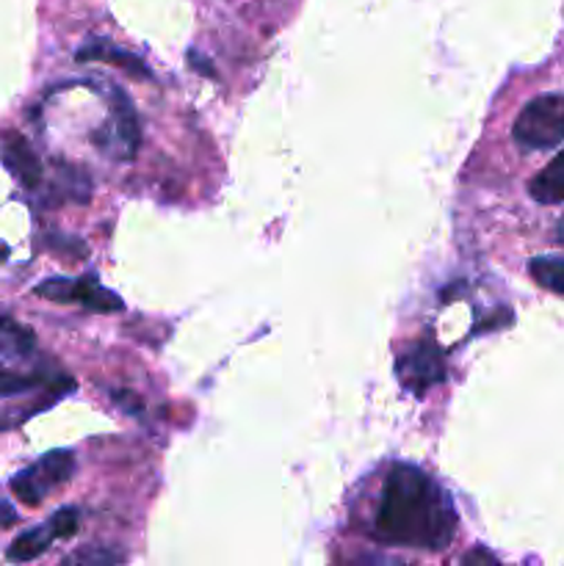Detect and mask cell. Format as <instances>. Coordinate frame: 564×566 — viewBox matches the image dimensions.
Returning a JSON list of instances; mask_svg holds the SVG:
<instances>
[{"label": "cell", "instance_id": "6da1fadb", "mask_svg": "<svg viewBox=\"0 0 564 566\" xmlns=\"http://www.w3.org/2000/svg\"><path fill=\"white\" fill-rule=\"evenodd\" d=\"M457 509L448 492L415 464H396L382 484L370 534L382 545L446 551L457 536Z\"/></svg>", "mask_w": 564, "mask_h": 566}, {"label": "cell", "instance_id": "7a4b0ae2", "mask_svg": "<svg viewBox=\"0 0 564 566\" xmlns=\"http://www.w3.org/2000/svg\"><path fill=\"white\" fill-rule=\"evenodd\" d=\"M512 138L518 147L553 149L564 142V97L562 94H542L534 97L512 127Z\"/></svg>", "mask_w": 564, "mask_h": 566}, {"label": "cell", "instance_id": "3957f363", "mask_svg": "<svg viewBox=\"0 0 564 566\" xmlns=\"http://www.w3.org/2000/svg\"><path fill=\"white\" fill-rule=\"evenodd\" d=\"M72 473H75V457L70 451H50L39 462L20 470L9 486L17 501H22L25 506H39L50 492L64 486L72 479Z\"/></svg>", "mask_w": 564, "mask_h": 566}, {"label": "cell", "instance_id": "277c9868", "mask_svg": "<svg viewBox=\"0 0 564 566\" xmlns=\"http://www.w3.org/2000/svg\"><path fill=\"white\" fill-rule=\"evenodd\" d=\"M396 376L409 392L424 396L426 390H431V387L446 379V357L431 340L412 343L407 352L398 354Z\"/></svg>", "mask_w": 564, "mask_h": 566}, {"label": "cell", "instance_id": "5b68a950", "mask_svg": "<svg viewBox=\"0 0 564 566\" xmlns=\"http://www.w3.org/2000/svg\"><path fill=\"white\" fill-rule=\"evenodd\" d=\"M33 293L59 304H81V307L94 310V313H116V310H122L119 296L105 291L94 276H81V280L53 276V280L36 285Z\"/></svg>", "mask_w": 564, "mask_h": 566}, {"label": "cell", "instance_id": "8992f818", "mask_svg": "<svg viewBox=\"0 0 564 566\" xmlns=\"http://www.w3.org/2000/svg\"><path fill=\"white\" fill-rule=\"evenodd\" d=\"M111 125L105 127V142L103 149L114 153L116 158H133L138 147V138H142V130H138V116L136 108H133L130 97H127L122 88L111 86Z\"/></svg>", "mask_w": 564, "mask_h": 566}, {"label": "cell", "instance_id": "52a82bcc", "mask_svg": "<svg viewBox=\"0 0 564 566\" xmlns=\"http://www.w3.org/2000/svg\"><path fill=\"white\" fill-rule=\"evenodd\" d=\"M0 160L9 169V175L20 182L22 188L33 191V188L42 182V160L33 153V147L28 144L25 136H20L17 130H9L0 136Z\"/></svg>", "mask_w": 564, "mask_h": 566}, {"label": "cell", "instance_id": "ba28073f", "mask_svg": "<svg viewBox=\"0 0 564 566\" xmlns=\"http://www.w3.org/2000/svg\"><path fill=\"white\" fill-rule=\"evenodd\" d=\"M33 346H36V337L28 326L9 318V315H0V365L20 363V359L31 357Z\"/></svg>", "mask_w": 564, "mask_h": 566}, {"label": "cell", "instance_id": "9c48e42d", "mask_svg": "<svg viewBox=\"0 0 564 566\" xmlns=\"http://www.w3.org/2000/svg\"><path fill=\"white\" fill-rule=\"evenodd\" d=\"M529 191L542 205L564 202V149L531 180Z\"/></svg>", "mask_w": 564, "mask_h": 566}, {"label": "cell", "instance_id": "30bf717a", "mask_svg": "<svg viewBox=\"0 0 564 566\" xmlns=\"http://www.w3.org/2000/svg\"><path fill=\"white\" fill-rule=\"evenodd\" d=\"M53 531L44 525V528H28L22 531L20 536H17L14 542L9 545V551H6V562L11 564H25V562H33V558L44 556V553L50 551V542H53Z\"/></svg>", "mask_w": 564, "mask_h": 566}, {"label": "cell", "instance_id": "8fae6325", "mask_svg": "<svg viewBox=\"0 0 564 566\" xmlns=\"http://www.w3.org/2000/svg\"><path fill=\"white\" fill-rule=\"evenodd\" d=\"M77 61H108V64H116L122 66V70L133 72V75L149 77V70L136 59V55L127 53V50L114 48V44H103V42L86 44V48L77 50Z\"/></svg>", "mask_w": 564, "mask_h": 566}, {"label": "cell", "instance_id": "7c38bea8", "mask_svg": "<svg viewBox=\"0 0 564 566\" xmlns=\"http://www.w3.org/2000/svg\"><path fill=\"white\" fill-rule=\"evenodd\" d=\"M531 276L536 285H542L551 293H562L564 296V260L562 258H534L529 263Z\"/></svg>", "mask_w": 564, "mask_h": 566}, {"label": "cell", "instance_id": "4fadbf2b", "mask_svg": "<svg viewBox=\"0 0 564 566\" xmlns=\"http://www.w3.org/2000/svg\"><path fill=\"white\" fill-rule=\"evenodd\" d=\"M42 385L39 376H22L14 370H0V398L9 396H22V392H31Z\"/></svg>", "mask_w": 564, "mask_h": 566}, {"label": "cell", "instance_id": "5bb4252c", "mask_svg": "<svg viewBox=\"0 0 564 566\" xmlns=\"http://www.w3.org/2000/svg\"><path fill=\"white\" fill-rule=\"evenodd\" d=\"M77 512L75 509H59V512L53 514V517L48 520V528L53 531L55 539H72V536L77 534Z\"/></svg>", "mask_w": 564, "mask_h": 566}, {"label": "cell", "instance_id": "9a60e30c", "mask_svg": "<svg viewBox=\"0 0 564 566\" xmlns=\"http://www.w3.org/2000/svg\"><path fill=\"white\" fill-rule=\"evenodd\" d=\"M48 403L53 401H44V403H33V407H22V409H0V431H9V429H17V426L25 423L28 418H33V415L39 412V409H44Z\"/></svg>", "mask_w": 564, "mask_h": 566}, {"label": "cell", "instance_id": "2e32d148", "mask_svg": "<svg viewBox=\"0 0 564 566\" xmlns=\"http://www.w3.org/2000/svg\"><path fill=\"white\" fill-rule=\"evenodd\" d=\"M119 562V556L108 551H88V553H75V556L66 558V564H114Z\"/></svg>", "mask_w": 564, "mask_h": 566}, {"label": "cell", "instance_id": "e0dca14e", "mask_svg": "<svg viewBox=\"0 0 564 566\" xmlns=\"http://www.w3.org/2000/svg\"><path fill=\"white\" fill-rule=\"evenodd\" d=\"M17 512L14 509H11V503L9 501H0V528H11V525L17 523Z\"/></svg>", "mask_w": 564, "mask_h": 566}, {"label": "cell", "instance_id": "ac0fdd59", "mask_svg": "<svg viewBox=\"0 0 564 566\" xmlns=\"http://www.w3.org/2000/svg\"><path fill=\"white\" fill-rule=\"evenodd\" d=\"M470 562H495V558L484 551H476V553H468V556H464V564H470Z\"/></svg>", "mask_w": 564, "mask_h": 566}]
</instances>
